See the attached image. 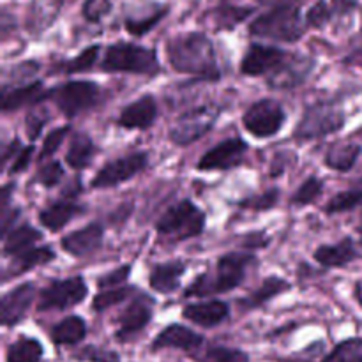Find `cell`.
I'll return each instance as SVG.
<instances>
[{
	"mask_svg": "<svg viewBox=\"0 0 362 362\" xmlns=\"http://www.w3.org/2000/svg\"><path fill=\"white\" fill-rule=\"evenodd\" d=\"M166 57L177 73L211 81L221 78L214 45L204 32H186L168 39Z\"/></svg>",
	"mask_w": 362,
	"mask_h": 362,
	"instance_id": "obj_1",
	"label": "cell"
},
{
	"mask_svg": "<svg viewBox=\"0 0 362 362\" xmlns=\"http://www.w3.org/2000/svg\"><path fill=\"white\" fill-rule=\"evenodd\" d=\"M258 264V258L250 251H232L223 255L216 264L214 272H204L184 290V297H209L216 293L232 292L243 285L251 267Z\"/></svg>",
	"mask_w": 362,
	"mask_h": 362,
	"instance_id": "obj_2",
	"label": "cell"
},
{
	"mask_svg": "<svg viewBox=\"0 0 362 362\" xmlns=\"http://www.w3.org/2000/svg\"><path fill=\"white\" fill-rule=\"evenodd\" d=\"M101 71L156 76L161 73V62L156 49L134 42H115L106 48L101 60Z\"/></svg>",
	"mask_w": 362,
	"mask_h": 362,
	"instance_id": "obj_3",
	"label": "cell"
},
{
	"mask_svg": "<svg viewBox=\"0 0 362 362\" xmlns=\"http://www.w3.org/2000/svg\"><path fill=\"white\" fill-rule=\"evenodd\" d=\"M306 32L299 6H274L250 25V34L272 41L296 42Z\"/></svg>",
	"mask_w": 362,
	"mask_h": 362,
	"instance_id": "obj_4",
	"label": "cell"
},
{
	"mask_svg": "<svg viewBox=\"0 0 362 362\" xmlns=\"http://www.w3.org/2000/svg\"><path fill=\"white\" fill-rule=\"evenodd\" d=\"M205 212L191 200H180L179 204L166 209L165 214L156 223V232L170 243H182L202 235L205 230Z\"/></svg>",
	"mask_w": 362,
	"mask_h": 362,
	"instance_id": "obj_5",
	"label": "cell"
},
{
	"mask_svg": "<svg viewBox=\"0 0 362 362\" xmlns=\"http://www.w3.org/2000/svg\"><path fill=\"white\" fill-rule=\"evenodd\" d=\"M343 126H345L343 110L331 101H318L304 110L303 119L293 131V136L299 141L320 140L341 131Z\"/></svg>",
	"mask_w": 362,
	"mask_h": 362,
	"instance_id": "obj_6",
	"label": "cell"
},
{
	"mask_svg": "<svg viewBox=\"0 0 362 362\" xmlns=\"http://www.w3.org/2000/svg\"><path fill=\"white\" fill-rule=\"evenodd\" d=\"M101 87L92 80L66 81L60 87L52 88V99L64 117L74 119L99 103Z\"/></svg>",
	"mask_w": 362,
	"mask_h": 362,
	"instance_id": "obj_7",
	"label": "cell"
},
{
	"mask_svg": "<svg viewBox=\"0 0 362 362\" xmlns=\"http://www.w3.org/2000/svg\"><path fill=\"white\" fill-rule=\"evenodd\" d=\"M218 115L219 110L212 105H204L198 106V108L187 110L170 127V140L175 145H179V147L194 144V141L204 138L207 133H211L216 120H218Z\"/></svg>",
	"mask_w": 362,
	"mask_h": 362,
	"instance_id": "obj_8",
	"label": "cell"
},
{
	"mask_svg": "<svg viewBox=\"0 0 362 362\" xmlns=\"http://www.w3.org/2000/svg\"><path fill=\"white\" fill-rule=\"evenodd\" d=\"M286 122V112L276 99H260L246 110L243 124L251 136L258 140L272 138L283 129Z\"/></svg>",
	"mask_w": 362,
	"mask_h": 362,
	"instance_id": "obj_9",
	"label": "cell"
},
{
	"mask_svg": "<svg viewBox=\"0 0 362 362\" xmlns=\"http://www.w3.org/2000/svg\"><path fill=\"white\" fill-rule=\"evenodd\" d=\"M88 286L81 276H73L66 279H53L42 292L39 293V311H64L78 306L87 299Z\"/></svg>",
	"mask_w": 362,
	"mask_h": 362,
	"instance_id": "obj_10",
	"label": "cell"
},
{
	"mask_svg": "<svg viewBox=\"0 0 362 362\" xmlns=\"http://www.w3.org/2000/svg\"><path fill=\"white\" fill-rule=\"evenodd\" d=\"M148 165V154L144 151H136L133 154L122 156L113 161H108L92 179L90 186L94 189H110L117 187L127 180L140 175Z\"/></svg>",
	"mask_w": 362,
	"mask_h": 362,
	"instance_id": "obj_11",
	"label": "cell"
},
{
	"mask_svg": "<svg viewBox=\"0 0 362 362\" xmlns=\"http://www.w3.org/2000/svg\"><path fill=\"white\" fill-rule=\"evenodd\" d=\"M290 52L278 46L251 42L240 60V73L244 76H271L286 59Z\"/></svg>",
	"mask_w": 362,
	"mask_h": 362,
	"instance_id": "obj_12",
	"label": "cell"
},
{
	"mask_svg": "<svg viewBox=\"0 0 362 362\" xmlns=\"http://www.w3.org/2000/svg\"><path fill=\"white\" fill-rule=\"evenodd\" d=\"M247 144L243 138H230L221 141L216 147L209 148L200 161L197 163V170L200 172H221V170L237 168L244 161L247 152Z\"/></svg>",
	"mask_w": 362,
	"mask_h": 362,
	"instance_id": "obj_13",
	"label": "cell"
},
{
	"mask_svg": "<svg viewBox=\"0 0 362 362\" xmlns=\"http://www.w3.org/2000/svg\"><path fill=\"white\" fill-rule=\"evenodd\" d=\"M152 315H154V299L145 296L144 292L138 293L119 317V329H117L115 334L117 339L126 341V339L133 338L134 334L144 331L151 324Z\"/></svg>",
	"mask_w": 362,
	"mask_h": 362,
	"instance_id": "obj_14",
	"label": "cell"
},
{
	"mask_svg": "<svg viewBox=\"0 0 362 362\" xmlns=\"http://www.w3.org/2000/svg\"><path fill=\"white\" fill-rule=\"evenodd\" d=\"M313 59L290 52L288 59L267 76V83L276 90H288V88L297 87L304 83L310 73L313 71Z\"/></svg>",
	"mask_w": 362,
	"mask_h": 362,
	"instance_id": "obj_15",
	"label": "cell"
},
{
	"mask_svg": "<svg viewBox=\"0 0 362 362\" xmlns=\"http://www.w3.org/2000/svg\"><path fill=\"white\" fill-rule=\"evenodd\" d=\"M52 88H46L42 81L34 80L23 85H4L2 88V110L6 113L14 110L25 108V106H35L45 99H49Z\"/></svg>",
	"mask_w": 362,
	"mask_h": 362,
	"instance_id": "obj_16",
	"label": "cell"
},
{
	"mask_svg": "<svg viewBox=\"0 0 362 362\" xmlns=\"http://www.w3.org/2000/svg\"><path fill=\"white\" fill-rule=\"evenodd\" d=\"M35 297V285L34 283H21L16 288L9 290L7 293H4L2 303V313H0V320H2L4 327H13V325L20 324L25 317H27V311L30 308L32 300Z\"/></svg>",
	"mask_w": 362,
	"mask_h": 362,
	"instance_id": "obj_17",
	"label": "cell"
},
{
	"mask_svg": "<svg viewBox=\"0 0 362 362\" xmlns=\"http://www.w3.org/2000/svg\"><path fill=\"white\" fill-rule=\"evenodd\" d=\"M158 103H156L154 95L144 94L131 105L124 106L120 115L117 117V124L122 129L129 131L148 129L158 119Z\"/></svg>",
	"mask_w": 362,
	"mask_h": 362,
	"instance_id": "obj_18",
	"label": "cell"
},
{
	"mask_svg": "<svg viewBox=\"0 0 362 362\" xmlns=\"http://www.w3.org/2000/svg\"><path fill=\"white\" fill-rule=\"evenodd\" d=\"M103 239H105V228H103V225L90 223V225L83 226L80 230H74V232L62 237L60 246L71 257L81 258L98 251L101 247Z\"/></svg>",
	"mask_w": 362,
	"mask_h": 362,
	"instance_id": "obj_19",
	"label": "cell"
},
{
	"mask_svg": "<svg viewBox=\"0 0 362 362\" xmlns=\"http://www.w3.org/2000/svg\"><path fill=\"white\" fill-rule=\"evenodd\" d=\"M359 251H357L356 244L350 237H345V239L336 244H322L313 253L315 262L325 269L346 267L352 262L359 260Z\"/></svg>",
	"mask_w": 362,
	"mask_h": 362,
	"instance_id": "obj_20",
	"label": "cell"
},
{
	"mask_svg": "<svg viewBox=\"0 0 362 362\" xmlns=\"http://www.w3.org/2000/svg\"><path fill=\"white\" fill-rule=\"evenodd\" d=\"M182 317L200 327H216L230 317V306L223 300H205V303L187 304L182 311Z\"/></svg>",
	"mask_w": 362,
	"mask_h": 362,
	"instance_id": "obj_21",
	"label": "cell"
},
{
	"mask_svg": "<svg viewBox=\"0 0 362 362\" xmlns=\"http://www.w3.org/2000/svg\"><path fill=\"white\" fill-rule=\"evenodd\" d=\"M202 343H204V338H202L198 332L191 331V329L184 327V325L180 324H173L163 329V331L156 336L154 343H152V349H179L191 352V350L200 349Z\"/></svg>",
	"mask_w": 362,
	"mask_h": 362,
	"instance_id": "obj_22",
	"label": "cell"
},
{
	"mask_svg": "<svg viewBox=\"0 0 362 362\" xmlns=\"http://www.w3.org/2000/svg\"><path fill=\"white\" fill-rule=\"evenodd\" d=\"M186 272V264L180 260H170L163 262V264L154 265L148 274V285L154 292L172 293L180 286V278Z\"/></svg>",
	"mask_w": 362,
	"mask_h": 362,
	"instance_id": "obj_23",
	"label": "cell"
},
{
	"mask_svg": "<svg viewBox=\"0 0 362 362\" xmlns=\"http://www.w3.org/2000/svg\"><path fill=\"white\" fill-rule=\"evenodd\" d=\"M83 212V205L71 200H62L57 202V204H52L49 207L42 209V211L39 212V223H41L46 230H49V232H59V230H62L71 219L78 218V216H81Z\"/></svg>",
	"mask_w": 362,
	"mask_h": 362,
	"instance_id": "obj_24",
	"label": "cell"
},
{
	"mask_svg": "<svg viewBox=\"0 0 362 362\" xmlns=\"http://www.w3.org/2000/svg\"><path fill=\"white\" fill-rule=\"evenodd\" d=\"M62 9V0H34L27 13V30L39 35L52 27Z\"/></svg>",
	"mask_w": 362,
	"mask_h": 362,
	"instance_id": "obj_25",
	"label": "cell"
},
{
	"mask_svg": "<svg viewBox=\"0 0 362 362\" xmlns=\"http://www.w3.org/2000/svg\"><path fill=\"white\" fill-rule=\"evenodd\" d=\"M55 260V251L49 246H41V247H30V250L23 251V253L13 257V262L7 267L4 278H11V276H21L25 272L32 271V269L39 267V265H46L49 262Z\"/></svg>",
	"mask_w": 362,
	"mask_h": 362,
	"instance_id": "obj_26",
	"label": "cell"
},
{
	"mask_svg": "<svg viewBox=\"0 0 362 362\" xmlns=\"http://www.w3.org/2000/svg\"><path fill=\"white\" fill-rule=\"evenodd\" d=\"M42 239V233L32 225H20L14 226L13 230L4 235L2 253L4 257H16L23 251L34 247L39 240Z\"/></svg>",
	"mask_w": 362,
	"mask_h": 362,
	"instance_id": "obj_27",
	"label": "cell"
},
{
	"mask_svg": "<svg viewBox=\"0 0 362 362\" xmlns=\"http://www.w3.org/2000/svg\"><path fill=\"white\" fill-rule=\"evenodd\" d=\"M290 283L285 278H279V276H271V278H265L264 283L258 286L255 292H251L246 299L239 300V306H243L244 310H257L262 308L264 304H267L269 300L276 299L278 296H281L283 292L290 290Z\"/></svg>",
	"mask_w": 362,
	"mask_h": 362,
	"instance_id": "obj_28",
	"label": "cell"
},
{
	"mask_svg": "<svg viewBox=\"0 0 362 362\" xmlns=\"http://www.w3.org/2000/svg\"><path fill=\"white\" fill-rule=\"evenodd\" d=\"M361 145L354 141H341L334 144L325 154V165L336 172H350L361 158Z\"/></svg>",
	"mask_w": 362,
	"mask_h": 362,
	"instance_id": "obj_29",
	"label": "cell"
},
{
	"mask_svg": "<svg viewBox=\"0 0 362 362\" xmlns=\"http://www.w3.org/2000/svg\"><path fill=\"white\" fill-rule=\"evenodd\" d=\"M95 154V145L87 133L80 131L71 138L69 148L66 152V163L74 170H83L90 166Z\"/></svg>",
	"mask_w": 362,
	"mask_h": 362,
	"instance_id": "obj_30",
	"label": "cell"
},
{
	"mask_svg": "<svg viewBox=\"0 0 362 362\" xmlns=\"http://www.w3.org/2000/svg\"><path fill=\"white\" fill-rule=\"evenodd\" d=\"M354 7H356V2H352V0H334L332 4L320 0V2H317L310 11H308L306 25L313 28H322L325 27L329 21H332V18H334L336 14L349 13Z\"/></svg>",
	"mask_w": 362,
	"mask_h": 362,
	"instance_id": "obj_31",
	"label": "cell"
},
{
	"mask_svg": "<svg viewBox=\"0 0 362 362\" xmlns=\"http://www.w3.org/2000/svg\"><path fill=\"white\" fill-rule=\"evenodd\" d=\"M85 336H87V324L83 318L76 317V315L64 318L52 329V341L60 346L76 345V343L83 341Z\"/></svg>",
	"mask_w": 362,
	"mask_h": 362,
	"instance_id": "obj_32",
	"label": "cell"
},
{
	"mask_svg": "<svg viewBox=\"0 0 362 362\" xmlns=\"http://www.w3.org/2000/svg\"><path fill=\"white\" fill-rule=\"evenodd\" d=\"M99 52H101V46L92 45L87 46L85 49H81L76 57L67 60H60V62L53 64L52 73L57 74H78L85 73V71H90L95 66L99 59Z\"/></svg>",
	"mask_w": 362,
	"mask_h": 362,
	"instance_id": "obj_33",
	"label": "cell"
},
{
	"mask_svg": "<svg viewBox=\"0 0 362 362\" xmlns=\"http://www.w3.org/2000/svg\"><path fill=\"white\" fill-rule=\"evenodd\" d=\"M166 14H168V7L154 6L147 14L126 18V30L134 37H141V35L148 34L154 27H158V23Z\"/></svg>",
	"mask_w": 362,
	"mask_h": 362,
	"instance_id": "obj_34",
	"label": "cell"
},
{
	"mask_svg": "<svg viewBox=\"0 0 362 362\" xmlns=\"http://www.w3.org/2000/svg\"><path fill=\"white\" fill-rule=\"evenodd\" d=\"M42 345L34 338H20L7 349V362H41Z\"/></svg>",
	"mask_w": 362,
	"mask_h": 362,
	"instance_id": "obj_35",
	"label": "cell"
},
{
	"mask_svg": "<svg viewBox=\"0 0 362 362\" xmlns=\"http://www.w3.org/2000/svg\"><path fill=\"white\" fill-rule=\"evenodd\" d=\"M251 13H253V7H240L226 4V6H221L216 9L214 20L219 30H233L240 21L250 18Z\"/></svg>",
	"mask_w": 362,
	"mask_h": 362,
	"instance_id": "obj_36",
	"label": "cell"
},
{
	"mask_svg": "<svg viewBox=\"0 0 362 362\" xmlns=\"http://www.w3.org/2000/svg\"><path fill=\"white\" fill-rule=\"evenodd\" d=\"M362 207V189H350L341 191V193L334 194L331 200L325 204L324 212L325 214H341V212L356 211Z\"/></svg>",
	"mask_w": 362,
	"mask_h": 362,
	"instance_id": "obj_37",
	"label": "cell"
},
{
	"mask_svg": "<svg viewBox=\"0 0 362 362\" xmlns=\"http://www.w3.org/2000/svg\"><path fill=\"white\" fill-rule=\"evenodd\" d=\"M131 292H136V288H133V286H115V288L103 290V292L98 293V296L94 297V300H92V310H94L95 313H103V311L124 303V300L131 296Z\"/></svg>",
	"mask_w": 362,
	"mask_h": 362,
	"instance_id": "obj_38",
	"label": "cell"
},
{
	"mask_svg": "<svg viewBox=\"0 0 362 362\" xmlns=\"http://www.w3.org/2000/svg\"><path fill=\"white\" fill-rule=\"evenodd\" d=\"M322 191H324V180L317 175H311L297 187V191L292 197V205L296 207H306V205L313 204L320 198Z\"/></svg>",
	"mask_w": 362,
	"mask_h": 362,
	"instance_id": "obj_39",
	"label": "cell"
},
{
	"mask_svg": "<svg viewBox=\"0 0 362 362\" xmlns=\"http://www.w3.org/2000/svg\"><path fill=\"white\" fill-rule=\"evenodd\" d=\"M324 362H362V338H352L339 343Z\"/></svg>",
	"mask_w": 362,
	"mask_h": 362,
	"instance_id": "obj_40",
	"label": "cell"
},
{
	"mask_svg": "<svg viewBox=\"0 0 362 362\" xmlns=\"http://www.w3.org/2000/svg\"><path fill=\"white\" fill-rule=\"evenodd\" d=\"M279 202V189L278 187H272V189H267L265 193L257 194V197L246 198V200L240 202V207L247 209V211L255 212H267L271 209H274Z\"/></svg>",
	"mask_w": 362,
	"mask_h": 362,
	"instance_id": "obj_41",
	"label": "cell"
},
{
	"mask_svg": "<svg viewBox=\"0 0 362 362\" xmlns=\"http://www.w3.org/2000/svg\"><path fill=\"white\" fill-rule=\"evenodd\" d=\"M200 362H250V357L243 350L228 349V346H212L200 357Z\"/></svg>",
	"mask_w": 362,
	"mask_h": 362,
	"instance_id": "obj_42",
	"label": "cell"
},
{
	"mask_svg": "<svg viewBox=\"0 0 362 362\" xmlns=\"http://www.w3.org/2000/svg\"><path fill=\"white\" fill-rule=\"evenodd\" d=\"M71 131V126H62V127H57V129H52L48 134H46L45 141H42V147L41 152H39L37 159L42 161V159H48L62 147L64 140H66L67 133Z\"/></svg>",
	"mask_w": 362,
	"mask_h": 362,
	"instance_id": "obj_43",
	"label": "cell"
},
{
	"mask_svg": "<svg viewBox=\"0 0 362 362\" xmlns=\"http://www.w3.org/2000/svg\"><path fill=\"white\" fill-rule=\"evenodd\" d=\"M64 175H66L64 166L59 161H49L37 170V173H35V182H39L42 187H48L49 189V187H55L64 179Z\"/></svg>",
	"mask_w": 362,
	"mask_h": 362,
	"instance_id": "obj_44",
	"label": "cell"
},
{
	"mask_svg": "<svg viewBox=\"0 0 362 362\" xmlns=\"http://www.w3.org/2000/svg\"><path fill=\"white\" fill-rule=\"evenodd\" d=\"M113 7V0H85L81 7V14L88 23H99L103 18L110 14Z\"/></svg>",
	"mask_w": 362,
	"mask_h": 362,
	"instance_id": "obj_45",
	"label": "cell"
},
{
	"mask_svg": "<svg viewBox=\"0 0 362 362\" xmlns=\"http://www.w3.org/2000/svg\"><path fill=\"white\" fill-rule=\"evenodd\" d=\"M131 271H133V267H131L129 264L120 265V267H117L115 271H110V272H106L105 276H101V278L98 279V286L101 290L115 288V286L122 285L124 281H127V279H129Z\"/></svg>",
	"mask_w": 362,
	"mask_h": 362,
	"instance_id": "obj_46",
	"label": "cell"
},
{
	"mask_svg": "<svg viewBox=\"0 0 362 362\" xmlns=\"http://www.w3.org/2000/svg\"><path fill=\"white\" fill-rule=\"evenodd\" d=\"M49 120V115L46 110H32L27 113V119H25V129L30 140H37V136L41 134L42 127L46 126V122Z\"/></svg>",
	"mask_w": 362,
	"mask_h": 362,
	"instance_id": "obj_47",
	"label": "cell"
},
{
	"mask_svg": "<svg viewBox=\"0 0 362 362\" xmlns=\"http://www.w3.org/2000/svg\"><path fill=\"white\" fill-rule=\"evenodd\" d=\"M76 359L87 362H120L115 352L106 349H98V346H85L81 352L76 354Z\"/></svg>",
	"mask_w": 362,
	"mask_h": 362,
	"instance_id": "obj_48",
	"label": "cell"
},
{
	"mask_svg": "<svg viewBox=\"0 0 362 362\" xmlns=\"http://www.w3.org/2000/svg\"><path fill=\"white\" fill-rule=\"evenodd\" d=\"M37 71L39 64L35 62V60H27V62L16 64V66H13V69H11V80L7 81H18L20 85L28 83V80H30ZM7 87H11V85H7Z\"/></svg>",
	"mask_w": 362,
	"mask_h": 362,
	"instance_id": "obj_49",
	"label": "cell"
},
{
	"mask_svg": "<svg viewBox=\"0 0 362 362\" xmlns=\"http://www.w3.org/2000/svg\"><path fill=\"white\" fill-rule=\"evenodd\" d=\"M34 152H35L34 145H28V147L21 148V151L16 154V158L9 163V166L6 168V172L9 173V175H16V173L25 172V170L28 168V165H30Z\"/></svg>",
	"mask_w": 362,
	"mask_h": 362,
	"instance_id": "obj_50",
	"label": "cell"
},
{
	"mask_svg": "<svg viewBox=\"0 0 362 362\" xmlns=\"http://www.w3.org/2000/svg\"><path fill=\"white\" fill-rule=\"evenodd\" d=\"M20 214V207H11L9 205V207L2 209V218H0V232H2V237L6 235L9 230L14 228V223L18 221Z\"/></svg>",
	"mask_w": 362,
	"mask_h": 362,
	"instance_id": "obj_51",
	"label": "cell"
},
{
	"mask_svg": "<svg viewBox=\"0 0 362 362\" xmlns=\"http://www.w3.org/2000/svg\"><path fill=\"white\" fill-rule=\"evenodd\" d=\"M267 244H269V239L262 232L247 233V235H244V239H243V246L246 247V250H251V251H257V250H260V247H265Z\"/></svg>",
	"mask_w": 362,
	"mask_h": 362,
	"instance_id": "obj_52",
	"label": "cell"
},
{
	"mask_svg": "<svg viewBox=\"0 0 362 362\" xmlns=\"http://www.w3.org/2000/svg\"><path fill=\"white\" fill-rule=\"evenodd\" d=\"M23 148V145H21V141L18 140V138H14V140L9 141V145L7 147H4V152H2V166L4 168H7L9 166V163L13 161L14 158H16L18 152Z\"/></svg>",
	"mask_w": 362,
	"mask_h": 362,
	"instance_id": "obj_53",
	"label": "cell"
},
{
	"mask_svg": "<svg viewBox=\"0 0 362 362\" xmlns=\"http://www.w3.org/2000/svg\"><path fill=\"white\" fill-rule=\"evenodd\" d=\"M262 4H267V6H299L304 0H260Z\"/></svg>",
	"mask_w": 362,
	"mask_h": 362,
	"instance_id": "obj_54",
	"label": "cell"
},
{
	"mask_svg": "<svg viewBox=\"0 0 362 362\" xmlns=\"http://www.w3.org/2000/svg\"><path fill=\"white\" fill-rule=\"evenodd\" d=\"M359 235H361V244H362V225L359 226Z\"/></svg>",
	"mask_w": 362,
	"mask_h": 362,
	"instance_id": "obj_55",
	"label": "cell"
}]
</instances>
